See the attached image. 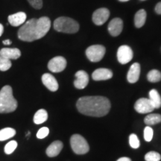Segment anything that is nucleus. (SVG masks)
<instances>
[{
  "instance_id": "35",
  "label": "nucleus",
  "mask_w": 161,
  "mask_h": 161,
  "mask_svg": "<svg viewBox=\"0 0 161 161\" xmlns=\"http://www.w3.org/2000/svg\"><path fill=\"white\" fill-rule=\"evenodd\" d=\"M3 43L4 45H11V41L10 40H3Z\"/></svg>"
},
{
  "instance_id": "31",
  "label": "nucleus",
  "mask_w": 161,
  "mask_h": 161,
  "mask_svg": "<svg viewBox=\"0 0 161 161\" xmlns=\"http://www.w3.org/2000/svg\"><path fill=\"white\" fill-rule=\"evenodd\" d=\"M49 129L47 127H43L39 129L37 133V137L38 139H44L49 135Z\"/></svg>"
},
{
  "instance_id": "8",
  "label": "nucleus",
  "mask_w": 161,
  "mask_h": 161,
  "mask_svg": "<svg viewBox=\"0 0 161 161\" xmlns=\"http://www.w3.org/2000/svg\"><path fill=\"white\" fill-rule=\"evenodd\" d=\"M134 57L132 49L128 46H121L117 51V59L121 64L129 63Z\"/></svg>"
},
{
  "instance_id": "22",
  "label": "nucleus",
  "mask_w": 161,
  "mask_h": 161,
  "mask_svg": "<svg viewBox=\"0 0 161 161\" xmlns=\"http://www.w3.org/2000/svg\"><path fill=\"white\" fill-rule=\"evenodd\" d=\"M48 119V113L46 110L40 109L35 113L33 121L36 125L43 124Z\"/></svg>"
},
{
  "instance_id": "10",
  "label": "nucleus",
  "mask_w": 161,
  "mask_h": 161,
  "mask_svg": "<svg viewBox=\"0 0 161 161\" xmlns=\"http://www.w3.org/2000/svg\"><path fill=\"white\" fill-rule=\"evenodd\" d=\"M37 38L39 40L43 37L49 31L50 27H51V21L47 17H40L37 19Z\"/></svg>"
},
{
  "instance_id": "13",
  "label": "nucleus",
  "mask_w": 161,
  "mask_h": 161,
  "mask_svg": "<svg viewBox=\"0 0 161 161\" xmlns=\"http://www.w3.org/2000/svg\"><path fill=\"white\" fill-rule=\"evenodd\" d=\"M123 29V22L120 18H114L108 25V31L113 37H117L122 33Z\"/></svg>"
},
{
  "instance_id": "19",
  "label": "nucleus",
  "mask_w": 161,
  "mask_h": 161,
  "mask_svg": "<svg viewBox=\"0 0 161 161\" xmlns=\"http://www.w3.org/2000/svg\"><path fill=\"white\" fill-rule=\"evenodd\" d=\"M26 19V14L24 12H18L14 14H11L8 17V22L11 25L19 26L25 23Z\"/></svg>"
},
{
  "instance_id": "34",
  "label": "nucleus",
  "mask_w": 161,
  "mask_h": 161,
  "mask_svg": "<svg viewBox=\"0 0 161 161\" xmlns=\"http://www.w3.org/2000/svg\"><path fill=\"white\" fill-rule=\"evenodd\" d=\"M116 161H131V160L129 158H126V157H123V158H121L118 159Z\"/></svg>"
},
{
  "instance_id": "18",
  "label": "nucleus",
  "mask_w": 161,
  "mask_h": 161,
  "mask_svg": "<svg viewBox=\"0 0 161 161\" xmlns=\"http://www.w3.org/2000/svg\"><path fill=\"white\" fill-rule=\"evenodd\" d=\"M0 55L8 60H17L21 56V52L17 48H3L0 50Z\"/></svg>"
},
{
  "instance_id": "21",
  "label": "nucleus",
  "mask_w": 161,
  "mask_h": 161,
  "mask_svg": "<svg viewBox=\"0 0 161 161\" xmlns=\"http://www.w3.org/2000/svg\"><path fill=\"white\" fill-rule=\"evenodd\" d=\"M149 100L152 102L154 109H158L161 107V97L155 89H152L149 92Z\"/></svg>"
},
{
  "instance_id": "1",
  "label": "nucleus",
  "mask_w": 161,
  "mask_h": 161,
  "mask_svg": "<svg viewBox=\"0 0 161 161\" xmlns=\"http://www.w3.org/2000/svg\"><path fill=\"white\" fill-rule=\"evenodd\" d=\"M110 102L104 96H84L77 101L76 107L84 115L102 117L106 116L110 110Z\"/></svg>"
},
{
  "instance_id": "2",
  "label": "nucleus",
  "mask_w": 161,
  "mask_h": 161,
  "mask_svg": "<svg viewBox=\"0 0 161 161\" xmlns=\"http://www.w3.org/2000/svg\"><path fill=\"white\" fill-rule=\"evenodd\" d=\"M17 101L13 96V90L6 85L0 90V114H9L17 108Z\"/></svg>"
},
{
  "instance_id": "9",
  "label": "nucleus",
  "mask_w": 161,
  "mask_h": 161,
  "mask_svg": "<svg viewBox=\"0 0 161 161\" xmlns=\"http://www.w3.org/2000/svg\"><path fill=\"white\" fill-rule=\"evenodd\" d=\"M66 60L64 57L58 56L49 60L48 64V69L52 72H60L65 69Z\"/></svg>"
},
{
  "instance_id": "29",
  "label": "nucleus",
  "mask_w": 161,
  "mask_h": 161,
  "mask_svg": "<svg viewBox=\"0 0 161 161\" xmlns=\"http://www.w3.org/2000/svg\"><path fill=\"white\" fill-rule=\"evenodd\" d=\"M129 144L130 147L132 148H134V149H136V148H138L140 146V140H139V138L136 134H130L129 136Z\"/></svg>"
},
{
  "instance_id": "4",
  "label": "nucleus",
  "mask_w": 161,
  "mask_h": 161,
  "mask_svg": "<svg viewBox=\"0 0 161 161\" xmlns=\"http://www.w3.org/2000/svg\"><path fill=\"white\" fill-rule=\"evenodd\" d=\"M54 29L59 32L74 34L79 30V24L72 18L60 17L54 22Z\"/></svg>"
},
{
  "instance_id": "20",
  "label": "nucleus",
  "mask_w": 161,
  "mask_h": 161,
  "mask_svg": "<svg viewBox=\"0 0 161 161\" xmlns=\"http://www.w3.org/2000/svg\"><path fill=\"white\" fill-rule=\"evenodd\" d=\"M146 20V11L141 9L136 13L134 17V24L136 28H141L144 25Z\"/></svg>"
},
{
  "instance_id": "37",
  "label": "nucleus",
  "mask_w": 161,
  "mask_h": 161,
  "mask_svg": "<svg viewBox=\"0 0 161 161\" xmlns=\"http://www.w3.org/2000/svg\"><path fill=\"white\" fill-rule=\"evenodd\" d=\"M119 1H120V2H128V1H129V0H119Z\"/></svg>"
},
{
  "instance_id": "17",
  "label": "nucleus",
  "mask_w": 161,
  "mask_h": 161,
  "mask_svg": "<svg viewBox=\"0 0 161 161\" xmlns=\"http://www.w3.org/2000/svg\"><path fill=\"white\" fill-rule=\"evenodd\" d=\"M112 77L113 72L111 70L105 68L96 69L92 74V78L94 80H105L110 79Z\"/></svg>"
},
{
  "instance_id": "7",
  "label": "nucleus",
  "mask_w": 161,
  "mask_h": 161,
  "mask_svg": "<svg viewBox=\"0 0 161 161\" xmlns=\"http://www.w3.org/2000/svg\"><path fill=\"white\" fill-rule=\"evenodd\" d=\"M134 109L139 114H144L152 112L154 110V108L149 98H141L136 102L134 104Z\"/></svg>"
},
{
  "instance_id": "25",
  "label": "nucleus",
  "mask_w": 161,
  "mask_h": 161,
  "mask_svg": "<svg viewBox=\"0 0 161 161\" xmlns=\"http://www.w3.org/2000/svg\"><path fill=\"white\" fill-rule=\"evenodd\" d=\"M147 78L149 82L157 83L161 80V72L157 69H152L147 75Z\"/></svg>"
},
{
  "instance_id": "38",
  "label": "nucleus",
  "mask_w": 161,
  "mask_h": 161,
  "mask_svg": "<svg viewBox=\"0 0 161 161\" xmlns=\"http://www.w3.org/2000/svg\"><path fill=\"white\" fill-rule=\"evenodd\" d=\"M142 1H143V0H142Z\"/></svg>"
},
{
  "instance_id": "15",
  "label": "nucleus",
  "mask_w": 161,
  "mask_h": 161,
  "mask_svg": "<svg viewBox=\"0 0 161 161\" xmlns=\"http://www.w3.org/2000/svg\"><path fill=\"white\" fill-rule=\"evenodd\" d=\"M140 75V65L138 63H134L130 66L128 70L127 79L130 84H134L139 80Z\"/></svg>"
},
{
  "instance_id": "6",
  "label": "nucleus",
  "mask_w": 161,
  "mask_h": 161,
  "mask_svg": "<svg viewBox=\"0 0 161 161\" xmlns=\"http://www.w3.org/2000/svg\"><path fill=\"white\" fill-rule=\"evenodd\" d=\"M105 47L102 45L90 46L86 50V55L91 62H98L104 58Z\"/></svg>"
},
{
  "instance_id": "12",
  "label": "nucleus",
  "mask_w": 161,
  "mask_h": 161,
  "mask_svg": "<svg viewBox=\"0 0 161 161\" xmlns=\"http://www.w3.org/2000/svg\"><path fill=\"white\" fill-rule=\"evenodd\" d=\"M74 86L78 90L84 89L89 83V75L84 70H79L75 73Z\"/></svg>"
},
{
  "instance_id": "3",
  "label": "nucleus",
  "mask_w": 161,
  "mask_h": 161,
  "mask_svg": "<svg viewBox=\"0 0 161 161\" xmlns=\"http://www.w3.org/2000/svg\"><path fill=\"white\" fill-rule=\"evenodd\" d=\"M37 19L34 18L22 25L18 31V37L19 40L25 42H33L38 40Z\"/></svg>"
},
{
  "instance_id": "28",
  "label": "nucleus",
  "mask_w": 161,
  "mask_h": 161,
  "mask_svg": "<svg viewBox=\"0 0 161 161\" xmlns=\"http://www.w3.org/2000/svg\"><path fill=\"white\" fill-rule=\"evenodd\" d=\"M161 160V155L158 152H149L145 155L146 161H160Z\"/></svg>"
},
{
  "instance_id": "26",
  "label": "nucleus",
  "mask_w": 161,
  "mask_h": 161,
  "mask_svg": "<svg viewBox=\"0 0 161 161\" xmlns=\"http://www.w3.org/2000/svg\"><path fill=\"white\" fill-rule=\"evenodd\" d=\"M17 146H18V143L17 141L15 140L10 141V142H8L5 145V148H4V152H5L6 154H8V155L11 154L12 153L16 150V148H17Z\"/></svg>"
},
{
  "instance_id": "32",
  "label": "nucleus",
  "mask_w": 161,
  "mask_h": 161,
  "mask_svg": "<svg viewBox=\"0 0 161 161\" xmlns=\"http://www.w3.org/2000/svg\"><path fill=\"white\" fill-rule=\"evenodd\" d=\"M28 2L35 9H40L43 7V1L42 0H28Z\"/></svg>"
},
{
  "instance_id": "30",
  "label": "nucleus",
  "mask_w": 161,
  "mask_h": 161,
  "mask_svg": "<svg viewBox=\"0 0 161 161\" xmlns=\"http://www.w3.org/2000/svg\"><path fill=\"white\" fill-rule=\"evenodd\" d=\"M154 130L150 126H146L144 129V139L146 142H151L153 139Z\"/></svg>"
},
{
  "instance_id": "23",
  "label": "nucleus",
  "mask_w": 161,
  "mask_h": 161,
  "mask_svg": "<svg viewBox=\"0 0 161 161\" xmlns=\"http://www.w3.org/2000/svg\"><path fill=\"white\" fill-rule=\"evenodd\" d=\"M161 122V115L158 114H150L144 119L145 124L147 125H154Z\"/></svg>"
},
{
  "instance_id": "14",
  "label": "nucleus",
  "mask_w": 161,
  "mask_h": 161,
  "mask_svg": "<svg viewBox=\"0 0 161 161\" xmlns=\"http://www.w3.org/2000/svg\"><path fill=\"white\" fill-rule=\"evenodd\" d=\"M42 82L44 86L52 92H55L58 90V83L53 75L49 73H45L42 76Z\"/></svg>"
},
{
  "instance_id": "33",
  "label": "nucleus",
  "mask_w": 161,
  "mask_h": 161,
  "mask_svg": "<svg viewBox=\"0 0 161 161\" xmlns=\"http://www.w3.org/2000/svg\"><path fill=\"white\" fill-rule=\"evenodd\" d=\"M155 12L158 14H161V2L157 4L155 6Z\"/></svg>"
},
{
  "instance_id": "24",
  "label": "nucleus",
  "mask_w": 161,
  "mask_h": 161,
  "mask_svg": "<svg viewBox=\"0 0 161 161\" xmlns=\"http://www.w3.org/2000/svg\"><path fill=\"white\" fill-rule=\"evenodd\" d=\"M15 129L12 128H5L0 130V141H5L16 135Z\"/></svg>"
},
{
  "instance_id": "36",
  "label": "nucleus",
  "mask_w": 161,
  "mask_h": 161,
  "mask_svg": "<svg viewBox=\"0 0 161 161\" xmlns=\"http://www.w3.org/2000/svg\"><path fill=\"white\" fill-rule=\"evenodd\" d=\"M3 31H4V27L3 25L0 23V37H1L2 35L3 34Z\"/></svg>"
},
{
  "instance_id": "27",
  "label": "nucleus",
  "mask_w": 161,
  "mask_h": 161,
  "mask_svg": "<svg viewBox=\"0 0 161 161\" xmlns=\"http://www.w3.org/2000/svg\"><path fill=\"white\" fill-rule=\"evenodd\" d=\"M11 67V60L7 59V58L3 57L0 55V71L5 72L8 70Z\"/></svg>"
},
{
  "instance_id": "16",
  "label": "nucleus",
  "mask_w": 161,
  "mask_h": 161,
  "mask_svg": "<svg viewBox=\"0 0 161 161\" xmlns=\"http://www.w3.org/2000/svg\"><path fill=\"white\" fill-rule=\"evenodd\" d=\"M63 142L61 141L56 140L55 142H52L51 144L46 148V155L49 158H55L60 154L62 149H63Z\"/></svg>"
},
{
  "instance_id": "11",
  "label": "nucleus",
  "mask_w": 161,
  "mask_h": 161,
  "mask_svg": "<svg viewBox=\"0 0 161 161\" xmlns=\"http://www.w3.org/2000/svg\"><path fill=\"white\" fill-rule=\"evenodd\" d=\"M110 17L109 10L105 8L97 9L92 14V21L96 25H102L105 23Z\"/></svg>"
},
{
  "instance_id": "5",
  "label": "nucleus",
  "mask_w": 161,
  "mask_h": 161,
  "mask_svg": "<svg viewBox=\"0 0 161 161\" xmlns=\"http://www.w3.org/2000/svg\"><path fill=\"white\" fill-rule=\"evenodd\" d=\"M72 150L76 154H85L90 151V146L84 137L79 134H74L70 138Z\"/></svg>"
}]
</instances>
